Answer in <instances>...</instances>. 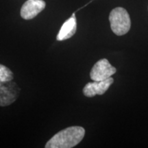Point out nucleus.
<instances>
[{
	"mask_svg": "<svg viewBox=\"0 0 148 148\" xmlns=\"http://www.w3.org/2000/svg\"><path fill=\"white\" fill-rule=\"evenodd\" d=\"M45 5L43 0H27L22 5L21 16L25 20L32 19L45 9Z\"/></svg>",
	"mask_w": 148,
	"mask_h": 148,
	"instance_id": "nucleus-6",
	"label": "nucleus"
},
{
	"mask_svg": "<svg viewBox=\"0 0 148 148\" xmlns=\"http://www.w3.org/2000/svg\"><path fill=\"white\" fill-rule=\"evenodd\" d=\"M20 88L16 83L11 81L0 82V106H7L16 101Z\"/></svg>",
	"mask_w": 148,
	"mask_h": 148,
	"instance_id": "nucleus-3",
	"label": "nucleus"
},
{
	"mask_svg": "<svg viewBox=\"0 0 148 148\" xmlns=\"http://www.w3.org/2000/svg\"><path fill=\"white\" fill-rule=\"evenodd\" d=\"M85 134V130L80 126L66 127L47 141L46 148H71L82 141Z\"/></svg>",
	"mask_w": 148,
	"mask_h": 148,
	"instance_id": "nucleus-1",
	"label": "nucleus"
},
{
	"mask_svg": "<svg viewBox=\"0 0 148 148\" xmlns=\"http://www.w3.org/2000/svg\"><path fill=\"white\" fill-rule=\"evenodd\" d=\"M115 67L106 58L100 59L94 64L90 72V77L93 81H101L109 78L116 73Z\"/></svg>",
	"mask_w": 148,
	"mask_h": 148,
	"instance_id": "nucleus-4",
	"label": "nucleus"
},
{
	"mask_svg": "<svg viewBox=\"0 0 148 148\" xmlns=\"http://www.w3.org/2000/svg\"><path fill=\"white\" fill-rule=\"evenodd\" d=\"M77 21L75 13L72 14L69 18H68L64 23L62 24V27L57 35L56 39L58 41H62L71 38L76 32Z\"/></svg>",
	"mask_w": 148,
	"mask_h": 148,
	"instance_id": "nucleus-7",
	"label": "nucleus"
},
{
	"mask_svg": "<svg viewBox=\"0 0 148 148\" xmlns=\"http://www.w3.org/2000/svg\"><path fill=\"white\" fill-rule=\"evenodd\" d=\"M112 31L116 36H123L129 32L131 20L127 11L121 7L114 8L109 15Z\"/></svg>",
	"mask_w": 148,
	"mask_h": 148,
	"instance_id": "nucleus-2",
	"label": "nucleus"
},
{
	"mask_svg": "<svg viewBox=\"0 0 148 148\" xmlns=\"http://www.w3.org/2000/svg\"><path fill=\"white\" fill-rule=\"evenodd\" d=\"M113 82L114 79L111 77L104 80L88 82L83 88V94L87 97H95L97 95H101L108 90Z\"/></svg>",
	"mask_w": 148,
	"mask_h": 148,
	"instance_id": "nucleus-5",
	"label": "nucleus"
},
{
	"mask_svg": "<svg viewBox=\"0 0 148 148\" xmlns=\"http://www.w3.org/2000/svg\"><path fill=\"white\" fill-rule=\"evenodd\" d=\"M14 78V74L8 67L0 64V82L11 81Z\"/></svg>",
	"mask_w": 148,
	"mask_h": 148,
	"instance_id": "nucleus-8",
	"label": "nucleus"
}]
</instances>
